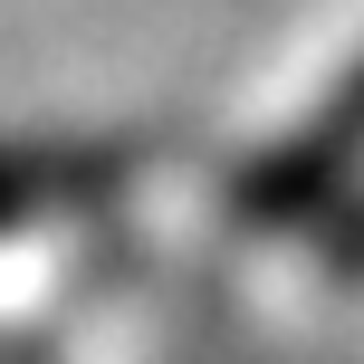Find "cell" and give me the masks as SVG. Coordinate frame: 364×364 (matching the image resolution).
Here are the masks:
<instances>
[{
	"instance_id": "obj_1",
	"label": "cell",
	"mask_w": 364,
	"mask_h": 364,
	"mask_svg": "<svg viewBox=\"0 0 364 364\" xmlns=\"http://www.w3.org/2000/svg\"><path fill=\"white\" fill-rule=\"evenodd\" d=\"M355 173H364V68L269 154V164H250V182H240V220L278 230V220H297V211H326Z\"/></svg>"
},
{
	"instance_id": "obj_2",
	"label": "cell",
	"mask_w": 364,
	"mask_h": 364,
	"mask_svg": "<svg viewBox=\"0 0 364 364\" xmlns=\"http://www.w3.org/2000/svg\"><path fill=\"white\" fill-rule=\"evenodd\" d=\"M77 182H87L77 154H0V230L29 220V211H48V201L77 192Z\"/></svg>"
},
{
	"instance_id": "obj_3",
	"label": "cell",
	"mask_w": 364,
	"mask_h": 364,
	"mask_svg": "<svg viewBox=\"0 0 364 364\" xmlns=\"http://www.w3.org/2000/svg\"><path fill=\"white\" fill-rule=\"evenodd\" d=\"M336 269H346V278L364 269V220H355V230H346V240H336Z\"/></svg>"
}]
</instances>
